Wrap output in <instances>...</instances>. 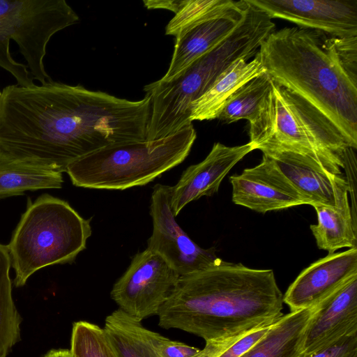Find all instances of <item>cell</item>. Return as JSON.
I'll use <instances>...</instances> for the list:
<instances>
[{"label":"cell","mask_w":357,"mask_h":357,"mask_svg":"<svg viewBox=\"0 0 357 357\" xmlns=\"http://www.w3.org/2000/svg\"><path fill=\"white\" fill-rule=\"evenodd\" d=\"M149 100L119 98L53 80L0 94V147L63 173L102 148L146 139Z\"/></svg>","instance_id":"cell-1"},{"label":"cell","mask_w":357,"mask_h":357,"mask_svg":"<svg viewBox=\"0 0 357 357\" xmlns=\"http://www.w3.org/2000/svg\"><path fill=\"white\" fill-rule=\"evenodd\" d=\"M283 303L273 270L221 259L180 276L157 316L165 329L219 342L275 323L283 315Z\"/></svg>","instance_id":"cell-2"},{"label":"cell","mask_w":357,"mask_h":357,"mask_svg":"<svg viewBox=\"0 0 357 357\" xmlns=\"http://www.w3.org/2000/svg\"><path fill=\"white\" fill-rule=\"evenodd\" d=\"M259 52L273 81L316 108L357 149V82L336 59L326 33L284 27L270 33Z\"/></svg>","instance_id":"cell-3"},{"label":"cell","mask_w":357,"mask_h":357,"mask_svg":"<svg viewBox=\"0 0 357 357\" xmlns=\"http://www.w3.org/2000/svg\"><path fill=\"white\" fill-rule=\"evenodd\" d=\"M91 233L90 220L83 218L66 201L48 194L33 202L29 199L6 245L15 286H24L43 268L74 261Z\"/></svg>","instance_id":"cell-4"},{"label":"cell","mask_w":357,"mask_h":357,"mask_svg":"<svg viewBox=\"0 0 357 357\" xmlns=\"http://www.w3.org/2000/svg\"><path fill=\"white\" fill-rule=\"evenodd\" d=\"M196 137L191 123L161 139L102 148L75 160L66 172L77 187L125 190L144 185L181 163Z\"/></svg>","instance_id":"cell-5"},{"label":"cell","mask_w":357,"mask_h":357,"mask_svg":"<svg viewBox=\"0 0 357 357\" xmlns=\"http://www.w3.org/2000/svg\"><path fill=\"white\" fill-rule=\"evenodd\" d=\"M78 21L65 0H0V67L20 86L52 81L44 66L47 45Z\"/></svg>","instance_id":"cell-6"},{"label":"cell","mask_w":357,"mask_h":357,"mask_svg":"<svg viewBox=\"0 0 357 357\" xmlns=\"http://www.w3.org/2000/svg\"><path fill=\"white\" fill-rule=\"evenodd\" d=\"M241 56L236 44L226 38L173 79L146 85L144 91L150 98L146 140L165 137L191 124L192 102Z\"/></svg>","instance_id":"cell-7"},{"label":"cell","mask_w":357,"mask_h":357,"mask_svg":"<svg viewBox=\"0 0 357 357\" xmlns=\"http://www.w3.org/2000/svg\"><path fill=\"white\" fill-rule=\"evenodd\" d=\"M272 85L275 105L273 132L256 149L261 146L292 149L314 158L328 172L343 175L342 154L349 146L338 130L302 98L274 81Z\"/></svg>","instance_id":"cell-8"},{"label":"cell","mask_w":357,"mask_h":357,"mask_svg":"<svg viewBox=\"0 0 357 357\" xmlns=\"http://www.w3.org/2000/svg\"><path fill=\"white\" fill-rule=\"evenodd\" d=\"M179 274L160 255L146 248L137 253L110 295L119 309L135 319L157 315L174 291Z\"/></svg>","instance_id":"cell-9"},{"label":"cell","mask_w":357,"mask_h":357,"mask_svg":"<svg viewBox=\"0 0 357 357\" xmlns=\"http://www.w3.org/2000/svg\"><path fill=\"white\" fill-rule=\"evenodd\" d=\"M170 188L162 184L153 188L150 204L153 231L147 248L160 255L181 276L215 264L221 259L214 248L199 247L178 225L171 208Z\"/></svg>","instance_id":"cell-10"},{"label":"cell","mask_w":357,"mask_h":357,"mask_svg":"<svg viewBox=\"0 0 357 357\" xmlns=\"http://www.w3.org/2000/svg\"><path fill=\"white\" fill-rule=\"evenodd\" d=\"M279 18L336 37L357 36V0H248Z\"/></svg>","instance_id":"cell-11"},{"label":"cell","mask_w":357,"mask_h":357,"mask_svg":"<svg viewBox=\"0 0 357 357\" xmlns=\"http://www.w3.org/2000/svg\"><path fill=\"white\" fill-rule=\"evenodd\" d=\"M229 180L233 202L259 213L310 205L275 162L264 154L259 165L245 169Z\"/></svg>","instance_id":"cell-12"},{"label":"cell","mask_w":357,"mask_h":357,"mask_svg":"<svg viewBox=\"0 0 357 357\" xmlns=\"http://www.w3.org/2000/svg\"><path fill=\"white\" fill-rule=\"evenodd\" d=\"M357 276V248L330 253L305 268L283 295L291 311L317 306Z\"/></svg>","instance_id":"cell-13"},{"label":"cell","mask_w":357,"mask_h":357,"mask_svg":"<svg viewBox=\"0 0 357 357\" xmlns=\"http://www.w3.org/2000/svg\"><path fill=\"white\" fill-rule=\"evenodd\" d=\"M257 149L275 162L312 206H335L339 195L348 190L343 175H335L328 172L307 155L273 146H261Z\"/></svg>","instance_id":"cell-14"},{"label":"cell","mask_w":357,"mask_h":357,"mask_svg":"<svg viewBox=\"0 0 357 357\" xmlns=\"http://www.w3.org/2000/svg\"><path fill=\"white\" fill-rule=\"evenodd\" d=\"M254 150L250 142L235 146L215 143L202 162L188 167L177 183L171 186L170 204L174 215L177 216L190 202L216 193L232 167Z\"/></svg>","instance_id":"cell-15"},{"label":"cell","mask_w":357,"mask_h":357,"mask_svg":"<svg viewBox=\"0 0 357 357\" xmlns=\"http://www.w3.org/2000/svg\"><path fill=\"white\" fill-rule=\"evenodd\" d=\"M247 0L236 1L229 9L180 31L176 37L172 57L167 73L160 79L169 81L200 56L225 39L243 19Z\"/></svg>","instance_id":"cell-16"},{"label":"cell","mask_w":357,"mask_h":357,"mask_svg":"<svg viewBox=\"0 0 357 357\" xmlns=\"http://www.w3.org/2000/svg\"><path fill=\"white\" fill-rule=\"evenodd\" d=\"M354 333H357V276L316 306L306 331L303 355Z\"/></svg>","instance_id":"cell-17"},{"label":"cell","mask_w":357,"mask_h":357,"mask_svg":"<svg viewBox=\"0 0 357 357\" xmlns=\"http://www.w3.org/2000/svg\"><path fill=\"white\" fill-rule=\"evenodd\" d=\"M264 73L266 70L259 52L250 61L243 58L238 59L192 102L190 121L218 119L227 101L240 87Z\"/></svg>","instance_id":"cell-18"},{"label":"cell","mask_w":357,"mask_h":357,"mask_svg":"<svg viewBox=\"0 0 357 357\" xmlns=\"http://www.w3.org/2000/svg\"><path fill=\"white\" fill-rule=\"evenodd\" d=\"M315 310L316 306L283 314L240 357H301L306 331Z\"/></svg>","instance_id":"cell-19"},{"label":"cell","mask_w":357,"mask_h":357,"mask_svg":"<svg viewBox=\"0 0 357 357\" xmlns=\"http://www.w3.org/2000/svg\"><path fill=\"white\" fill-rule=\"evenodd\" d=\"M62 173L44 164L15 156L0 147V199L26 191L59 189Z\"/></svg>","instance_id":"cell-20"},{"label":"cell","mask_w":357,"mask_h":357,"mask_svg":"<svg viewBox=\"0 0 357 357\" xmlns=\"http://www.w3.org/2000/svg\"><path fill=\"white\" fill-rule=\"evenodd\" d=\"M317 224L310 229L321 250L334 253L343 248H357V222L354 220L348 190L341 192L335 206L315 205Z\"/></svg>","instance_id":"cell-21"},{"label":"cell","mask_w":357,"mask_h":357,"mask_svg":"<svg viewBox=\"0 0 357 357\" xmlns=\"http://www.w3.org/2000/svg\"><path fill=\"white\" fill-rule=\"evenodd\" d=\"M120 309L108 315L103 330L118 357H156L152 331Z\"/></svg>","instance_id":"cell-22"},{"label":"cell","mask_w":357,"mask_h":357,"mask_svg":"<svg viewBox=\"0 0 357 357\" xmlns=\"http://www.w3.org/2000/svg\"><path fill=\"white\" fill-rule=\"evenodd\" d=\"M7 246L0 243V357H7L20 340L22 318L14 303Z\"/></svg>","instance_id":"cell-23"},{"label":"cell","mask_w":357,"mask_h":357,"mask_svg":"<svg viewBox=\"0 0 357 357\" xmlns=\"http://www.w3.org/2000/svg\"><path fill=\"white\" fill-rule=\"evenodd\" d=\"M272 82L266 72L248 81L229 98L218 119L225 123L241 119L251 121L271 89Z\"/></svg>","instance_id":"cell-24"},{"label":"cell","mask_w":357,"mask_h":357,"mask_svg":"<svg viewBox=\"0 0 357 357\" xmlns=\"http://www.w3.org/2000/svg\"><path fill=\"white\" fill-rule=\"evenodd\" d=\"M70 350L73 357H118L103 328L86 321L73 324Z\"/></svg>","instance_id":"cell-25"},{"label":"cell","mask_w":357,"mask_h":357,"mask_svg":"<svg viewBox=\"0 0 357 357\" xmlns=\"http://www.w3.org/2000/svg\"><path fill=\"white\" fill-rule=\"evenodd\" d=\"M234 0H185L166 26L165 34L176 36L182 29L222 13L235 5Z\"/></svg>","instance_id":"cell-26"},{"label":"cell","mask_w":357,"mask_h":357,"mask_svg":"<svg viewBox=\"0 0 357 357\" xmlns=\"http://www.w3.org/2000/svg\"><path fill=\"white\" fill-rule=\"evenodd\" d=\"M272 324L231 340L206 342L204 357H240L268 332Z\"/></svg>","instance_id":"cell-27"},{"label":"cell","mask_w":357,"mask_h":357,"mask_svg":"<svg viewBox=\"0 0 357 357\" xmlns=\"http://www.w3.org/2000/svg\"><path fill=\"white\" fill-rule=\"evenodd\" d=\"M326 40L342 68L357 82V36L336 37L326 34Z\"/></svg>","instance_id":"cell-28"},{"label":"cell","mask_w":357,"mask_h":357,"mask_svg":"<svg viewBox=\"0 0 357 357\" xmlns=\"http://www.w3.org/2000/svg\"><path fill=\"white\" fill-rule=\"evenodd\" d=\"M152 346L156 357H204L205 351L183 342L172 340L152 331Z\"/></svg>","instance_id":"cell-29"},{"label":"cell","mask_w":357,"mask_h":357,"mask_svg":"<svg viewBox=\"0 0 357 357\" xmlns=\"http://www.w3.org/2000/svg\"><path fill=\"white\" fill-rule=\"evenodd\" d=\"M301 357H357V333L343 336Z\"/></svg>","instance_id":"cell-30"},{"label":"cell","mask_w":357,"mask_h":357,"mask_svg":"<svg viewBox=\"0 0 357 357\" xmlns=\"http://www.w3.org/2000/svg\"><path fill=\"white\" fill-rule=\"evenodd\" d=\"M343 169L346 172L348 193L351 199V211L354 220L357 222L356 215V157L355 149L347 147L342 154Z\"/></svg>","instance_id":"cell-31"},{"label":"cell","mask_w":357,"mask_h":357,"mask_svg":"<svg viewBox=\"0 0 357 357\" xmlns=\"http://www.w3.org/2000/svg\"><path fill=\"white\" fill-rule=\"evenodd\" d=\"M145 6L149 9L162 8L169 10L174 13L178 10L181 1H144Z\"/></svg>","instance_id":"cell-32"},{"label":"cell","mask_w":357,"mask_h":357,"mask_svg":"<svg viewBox=\"0 0 357 357\" xmlns=\"http://www.w3.org/2000/svg\"><path fill=\"white\" fill-rule=\"evenodd\" d=\"M43 357H73L70 349H58L49 351Z\"/></svg>","instance_id":"cell-33"},{"label":"cell","mask_w":357,"mask_h":357,"mask_svg":"<svg viewBox=\"0 0 357 357\" xmlns=\"http://www.w3.org/2000/svg\"><path fill=\"white\" fill-rule=\"evenodd\" d=\"M0 94H1V91H0Z\"/></svg>","instance_id":"cell-34"}]
</instances>
